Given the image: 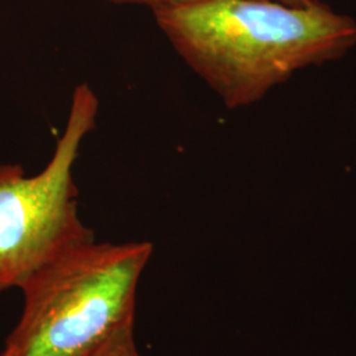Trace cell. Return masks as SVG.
<instances>
[{"mask_svg":"<svg viewBox=\"0 0 356 356\" xmlns=\"http://www.w3.org/2000/svg\"><path fill=\"white\" fill-rule=\"evenodd\" d=\"M151 242L85 243L22 286L24 309L0 356H86L135 322Z\"/></svg>","mask_w":356,"mask_h":356,"instance_id":"2","label":"cell"},{"mask_svg":"<svg viewBox=\"0 0 356 356\" xmlns=\"http://www.w3.org/2000/svg\"><path fill=\"white\" fill-rule=\"evenodd\" d=\"M99 107L89 83H79L45 168L26 176L19 164H0V293L22 289L60 256L95 241L79 216L74 166L83 141L97 127Z\"/></svg>","mask_w":356,"mask_h":356,"instance_id":"3","label":"cell"},{"mask_svg":"<svg viewBox=\"0 0 356 356\" xmlns=\"http://www.w3.org/2000/svg\"><path fill=\"white\" fill-rule=\"evenodd\" d=\"M179 58L229 108L261 101L309 66L341 60L356 45V22L319 0H189L149 8Z\"/></svg>","mask_w":356,"mask_h":356,"instance_id":"1","label":"cell"},{"mask_svg":"<svg viewBox=\"0 0 356 356\" xmlns=\"http://www.w3.org/2000/svg\"><path fill=\"white\" fill-rule=\"evenodd\" d=\"M134 326L135 322L123 326L86 356H140L135 342Z\"/></svg>","mask_w":356,"mask_h":356,"instance_id":"4","label":"cell"},{"mask_svg":"<svg viewBox=\"0 0 356 356\" xmlns=\"http://www.w3.org/2000/svg\"><path fill=\"white\" fill-rule=\"evenodd\" d=\"M107 3H113V4H119V6H145L148 8H151L153 6L157 4H165V3H178V1H189V0H103ZM273 1H279L286 6H292V7H302L307 6L309 3H312L313 0H273Z\"/></svg>","mask_w":356,"mask_h":356,"instance_id":"5","label":"cell"}]
</instances>
